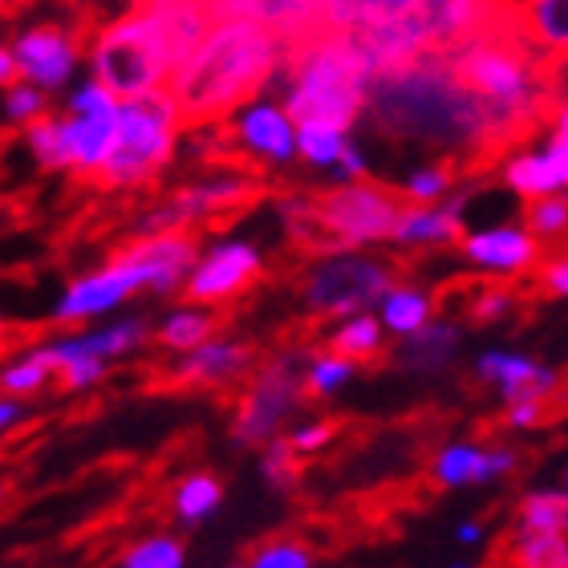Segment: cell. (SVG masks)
Masks as SVG:
<instances>
[{"instance_id": "obj_1", "label": "cell", "mask_w": 568, "mask_h": 568, "mask_svg": "<svg viewBox=\"0 0 568 568\" xmlns=\"http://www.w3.org/2000/svg\"><path fill=\"white\" fill-rule=\"evenodd\" d=\"M284 65V41L276 29L252 17H220L200 49L166 78V94L175 98L183 134L220 126L244 102L261 94Z\"/></svg>"}, {"instance_id": "obj_2", "label": "cell", "mask_w": 568, "mask_h": 568, "mask_svg": "<svg viewBox=\"0 0 568 568\" xmlns=\"http://www.w3.org/2000/svg\"><path fill=\"white\" fill-rule=\"evenodd\" d=\"M284 110L296 126L325 122L349 131L369 98V65L349 33H321L284 53Z\"/></svg>"}, {"instance_id": "obj_3", "label": "cell", "mask_w": 568, "mask_h": 568, "mask_svg": "<svg viewBox=\"0 0 568 568\" xmlns=\"http://www.w3.org/2000/svg\"><path fill=\"white\" fill-rule=\"evenodd\" d=\"M179 134H183V126H179L175 98L166 94L163 85L139 98H126L119 106V134H114L106 163L90 175H73V187L98 191V195L146 187L154 175H163L171 166Z\"/></svg>"}, {"instance_id": "obj_4", "label": "cell", "mask_w": 568, "mask_h": 568, "mask_svg": "<svg viewBox=\"0 0 568 568\" xmlns=\"http://www.w3.org/2000/svg\"><path fill=\"white\" fill-rule=\"evenodd\" d=\"M426 256H435V248H426V244H415L410 252H394V256H349V252H337V256L308 261L293 281V288L313 313L349 317V313H362L374 301L390 296L394 288L415 281Z\"/></svg>"}, {"instance_id": "obj_5", "label": "cell", "mask_w": 568, "mask_h": 568, "mask_svg": "<svg viewBox=\"0 0 568 568\" xmlns=\"http://www.w3.org/2000/svg\"><path fill=\"white\" fill-rule=\"evenodd\" d=\"M313 403L317 398L308 390V374L293 366V354H273L248 386V394L232 410V435L244 447H268L276 430L284 426V418Z\"/></svg>"}, {"instance_id": "obj_6", "label": "cell", "mask_w": 568, "mask_h": 568, "mask_svg": "<svg viewBox=\"0 0 568 568\" xmlns=\"http://www.w3.org/2000/svg\"><path fill=\"white\" fill-rule=\"evenodd\" d=\"M313 203L329 215L333 224L342 227L354 244H369V240H398L406 212L418 207L423 200H415L406 187H390L378 179H354L345 187H325L308 191Z\"/></svg>"}, {"instance_id": "obj_7", "label": "cell", "mask_w": 568, "mask_h": 568, "mask_svg": "<svg viewBox=\"0 0 568 568\" xmlns=\"http://www.w3.org/2000/svg\"><path fill=\"white\" fill-rule=\"evenodd\" d=\"M114 90L94 78L70 98V119H65V151H70L73 175H90L106 163L114 134H119V102Z\"/></svg>"}, {"instance_id": "obj_8", "label": "cell", "mask_w": 568, "mask_h": 568, "mask_svg": "<svg viewBox=\"0 0 568 568\" xmlns=\"http://www.w3.org/2000/svg\"><path fill=\"white\" fill-rule=\"evenodd\" d=\"M511 0H415V9L406 12L415 21L418 37L430 53H450L467 45L471 37L496 29L508 17Z\"/></svg>"}, {"instance_id": "obj_9", "label": "cell", "mask_w": 568, "mask_h": 568, "mask_svg": "<svg viewBox=\"0 0 568 568\" xmlns=\"http://www.w3.org/2000/svg\"><path fill=\"white\" fill-rule=\"evenodd\" d=\"M261 284H273L268 264L248 244H224L191 273V281L179 288V301L187 305H232L236 296H252Z\"/></svg>"}, {"instance_id": "obj_10", "label": "cell", "mask_w": 568, "mask_h": 568, "mask_svg": "<svg viewBox=\"0 0 568 568\" xmlns=\"http://www.w3.org/2000/svg\"><path fill=\"white\" fill-rule=\"evenodd\" d=\"M203 232L195 227H175V232H154V236H131L119 252H110V261L134 264L154 293H175L191 264L200 261Z\"/></svg>"}, {"instance_id": "obj_11", "label": "cell", "mask_w": 568, "mask_h": 568, "mask_svg": "<svg viewBox=\"0 0 568 568\" xmlns=\"http://www.w3.org/2000/svg\"><path fill=\"white\" fill-rule=\"evenodd\" d=\"M12 58L21 65V78L37 82L41 90H58L70 78L73 61L82 58L70 37V24H37L17 41Z\"/></svg>"}, {"instance_id": "obj_12", "label": "cell", "mask_w": 568, "mask_h": 568, "mask_svg": "<svg viewBox=\"0 0 568 568\" xmlns=\"http://www.w3.org/2000/svg\"><path fill=\"white\" fill-rule=\"evenodd\" d=\"M142 273L134 268V264H122V261H110L102 273L85 276V281H78L65 293V301H61L58 308V321L65 325V329H73V325H82L85 317H94V313H106V308H114L119 301H126V296L134 293V288H142Z\"/></svg>"}, {"instance_id": "obj_13", "label": "cell", "mask_w": 568, "mask_h": 568, "mask_svg": "<svg viewBox=\"0 0 568 568\" xmlns=\"http://www.w3.org/2000/svg\"><path fill=\"white\" fill-rule=\"evenodd\" d=\"M459 252L471 256L475 264L491 268V273H532L536 264L545 261L548 244L540 236L516 232V227H491V232L463 240Z\"/></svg>"}, {"instance_id": "obj_14", "label": "cell", "mask_w": 568, "mask_h": 568, "mask_svg": "<svg viewBox=\"0 0 568 568\" xmlns=\"http://www.w3.org/2000/svg\"><path fill=\"white\" fill-rule=\"evenodd\" d=\"M313 354H337V357H345V362H354L357 369H366V374H378V369H386L390 362H398V349L382 342V325L374 317L345 321L342 329H333Z\"/></svg>"}, {"instance_id": "obj_15", "label": "cell", "mask_w": 568, "mask_h": 568, "mask_svg": "<svg viewBox=\"0 0 568 568\" xmlns=\"http://www.w3.org/2000/svg\"><path fill=\"white\" fill-rule=\"evenodd\" d=\"M236 305H215L207 313H175L163 329L154 333V345L166 349V354H191V349L212 342L215 333H224L236 321Z\"/></svg>"}, {"instance_id": "obj_16", "label": "cell", "mask_w": 568, "mask_h": 568, "mask_svg": "<svg viewBox=\"0 0 568 568\" xmlns=\"http://www.w3.org/2000/svg\"><path fill=\"white\" fill-rule=\"evenodd\" d=\"M455 349H459V321L438 317L430 325H418L415 333H406V342L398 345V366L438 369L447 366Z\"/></svg>"}, {"instance_id": "obj_17", "label": "cell", "mask_w": 568, "mask_h": 568, "mask_svg": "<svg viewBox=\"0 0 568 568\" xmlns=\"http://www.w3.org/2000/svg\"><path fill=\"white\" fill-rule=\"evenodd\" d=\"M516 21L536 45L568 61V0H516Z\"/></svg>"}, {"instance_id": "obj_18", "label": "cell", "mask_w": 568, "mask_h": 568, "mask_svg": "<svg viewBox=\"0 0 568 568\" xmlns=\"http://www.w3.org/2000/svg\"><path fill=\"white\" fill-rule=\"evenodd\" d=\"M240 134L248 146L273 159V163H288L293 159V126H288V110H273V106H252L244 119H240Z\"/></svg>"}, {"instance_id": "obj_19", "label": "cell", "mask_w": 568, "mask_h": 568, "mask_svg": "<svg viewBox=\"0 0 568 568\" xmlns=\"http://www.w3.org/2000/svg\"><path fill=\"white\" fill-rule=\"evenodd\" d=\"M317 557V548L305 545L301 536L293 532H268L264 540H252L244 552H240V565H264V568H305L313 565Z\"/></svg>"}, {"instance_id": "obj_20", "label": "cell", "mask_w": 568, "mask_h": 568, "mask_svg": "<svg viewBox=\"0 0 568 568\" xmlns=\"http://www.w3.org/2000/svg\"><path fill=\"white\" fill-rule=\"evenodd\" d=\"M142 342H146V321H126V325H114V329L70 337V342L53 345V354L58 357H78V354L114 357V354H126V349H134V345H142Z\"/></svg>"}, {"instance_id": "obj_21", "label": "cell", "mask_w": 568, "mask_h": 568, "mask_svg": "<svg viewBox=\"0 0 568 568\" xmlns=\"http://www.w3.org/2000/svg\"><path fill=\"white\" fill-rule=\"evenodd\" d=\"M17 134L33 146L37 163L45 166V171H65V166H70V151H65V119H58L53 110L37 114L33 122H24Z\"/></svg>"}, {"instance_id": "obj_22", "label": "cell", "mask_w": 568, "mask_h": 568, "mask_svg": "<svg viewBox=\"0 0 568 568\" xmlns=\"http://www.w3.org/2000/svg\"><path fill=\"white\" fill-rule=\"evenodd\" d=\"M511 524L520 532H568V496L557 491H540V496H524L516 504Z\"/></svg>"}, {"instance_id": "obj_23", "label": "cell", "mask_w": 568, "mask_h": 568, "mask_svg": "<svg viewBox=\"0 0 568 568\" xmlns=\"http://www.w3.org/2000/svg\"><path fill=\"white\" fill-rule=\"evenodd\" d=\"M524 227L532 236L548 240V248H565L568 244V195L552 200V195H536L524 203Z\"/></svg>"}, {"instance_id": "obj_24", "label": "cell", "mask_w": 568, "mask_h": 568, "mask_svg": "<svg viewBox=\"0 0 568 568\" xmlns=\"http://www.w3.org/2000/svg\"><path fill=\"white\" fill-rule=\"evenodd\" d=\"M504 175H508V187L520 191L524 200L552 195V191L560 187L557 171H552V163H548V154H520V159H508Z\"/></svg>"}, {"instance_id": "obj_25", "label": "cell", "mask_w": 568, "mask_h": 568, "mask_svg": "<svg viewBox=\"0 0 568 568\" xmlns=\"http://www.w3.org/2000/svg\"><path fill=\"white\" fill-rule=\"evenodd\" d=\"M224 499V479L212 471H195L175 487V511L179 520H200L207 511H215V504Z\"/></svg>"}, {"instance_id": "obj_26", "label": "cell", "mask_w": 568, "mask_h": 568, "mask_svg": "<svg viewBox=\"0 0 568 568\" xmlns=\"http://www.w3.org/2000/svg\"><path fill=\"white\" fill-rule=\"evenodd\" d=\"M296 142H301V159L313 166L337 163L342 151L349 146L342 126H325V122H305V126H296Z\"/></svg>"}, {"instance_id": "obj_27", "label": "cell", "mask_w": 568, "mask_h": 568, "mask_svg": "<svg viewBox=\"0 0 568 568\" xmlns=\"http://www.w3.org/2000/svg\"><path fill=\"white\" fill-rule=\"evenodd\" d=\"M301 455H305V450H296L293 438H273V447H268V455H264V475L273 479V487H281V491H288V496L305 484L308 459H301Z\"/></svg>"}, {"instance_id": "obj_28", "label": "cell", "mask_w": 568, "mask_h": 568, "mask_svg": "<svg viewBox=\"0 0 568 568\" xmlns=\"http://www.w3.org/2000/svg\"><path fill=\"white\" fill-rule=\"evenodd\" d=\"M426 313H430V301L418 296L410 284H403V288H394V293L386 296L382 321H386V329H394L398 337H406V333H415L418 325H426Z\"/></svg>"}, {"instance_id": "obj_29", "label": "cell", "mask_w": 568, "mask_h": 568, "mask_svg": "<svg viewBox=\"0 0 568 568\" xmlns=\"http://www.w3.org/2000/svg\"><path fill=\"white\" fill-rule=\"evenodd\" d=\"M119 560L134 568H179L183 565V545L179 540H142V545L122 548Z\"/></svg>"}, {"instance_id": "obj_30", "label": "cell", "mask_w": 568, "mask_h": 568, "mask_svg": "<svg viewBox=\"0 0 568 568\" xmlns=\"http://www.w3.org/2000/svg\"><path fill=\"white\" fill-rule=\"evenodd\" d=\"M45 386H53V369H49V362H41V357H29V362H21V366L4 369V390L9 394H21V398H37V394H45Z\"/></svg>"}, {"instance_id": "obj_31", "label": "cell", "mask_w": 568, "mask_h": 568, "mask_svg": "<svg viewBox=\"0 0 568 568\" xmlns=\"http://www.w3.org/2000/svg\"><path fill=\"white\" fill-rule=\"evenodd\" d=\"M58 329H65L58 317L53 321H4V337H0V345H4V354H24V349L41 345L45 337H53Z\"/></svg>"}, {"instance_id": "obj_32", "label": "cell", "mask_w": 568, "mask_h": 568, "mask_svg": "<svg viewBox=\"0 0 568 568\" xmlns=\"http://www.w3.org/2000/svg\"><path fill=\"white\" fill-rule=\"evenodd\" d=\"M354 369H357L354 362H345V357H337V354H313V369H308V390H313V398L321 403V398L337 390Z\"/></svg>"}, {"instance_id": "obj_33", "label": "cell", "mask_w": 568, "mask_h": 568, "mask_svg": "<svg viewBox=\"0 0 568 568\" xmlns=\"http://www.w3.org/2000/svg\"><path fill=\"white\" fill-rule=\"evenodd\" d=\"M49 90H41V85H21V82H17V85H12V90H9V102H4V106H9V126H12V131H21V126H24V122H33L37 119V114H45V110H49Z\"/></svg>"}, {"instance_id": "obj_34", "label": "cell", "mask_w": 568, "mask_h": 568, "mask_svg": "<svg viewBox=\"0 0 568 568\" xmlns=\"http://www.w3.org/2000/svg\"><path fill=\"white\" fill-rule=\"evenodd\" d=\"M540 293L552 301V296H568V252L565 248H548L545 261L532 268Z\"/></svg>"}, {"instance_id": "obj_35", "label": "cell", "mask_w": 568, "mask_h": 568, "mask_svg": "<svg viewBox=\"0 0 568 568\" xmlns=\"http://www.w3.org/2000/svg\"><path fill=\"white\" fill-rule=\"evenodd\" d=\"M548 163H552V171H557L560 187H568V122L560 119L557 131H552V139H548Z\"/></svg>"}, {"instance_id": "obj_36", "label": "cell", "mask_w": 568, "mask_h": 568, "mask_svg": "<svg viewBox=\"0 0 568 568\" xmlns=\"http://www.w3.org/2000/svg\"><path fill=\"white\" fill-rule=\"evenodd\" d=\"M337 166H342V171L349 179H362V175H366V166H362V154H357L354 146H345L342 159H337Z\"/></svg>"}, {"instance_id": "obj_37", "label": "cell", "mask_w": 568, "mask_h": 568, "mask_svg": "<svg viewBox=\"0 0 568 568\" xmlns=\"http://www.w3.org/2000/svg\"><path fill=\"white\" fill-rule=\"evenodd\" d=\"M0 418H4V426H12L17 418H21V406H17V403L9 398V403H4V410H0Z\"/></svg>"}, {"instance_id": "obj_38", "label": "cell", "mask_w": 568, "mask_h": 568, "mask_svg": "<svg viewBox=\"0 0 568 568\" xmlns=\"http://www.w3.org/2000/svg\"><path fill=\"white\" fill-rule=\"evenodd\" d=\"M459 540H479V524H463Z\"/></svg>"}, {"instance_id": "obj_39", "label": "cell", "mask_w": 568, "mask_h": 568, "mask_svg": "<svg viewBox=\"0 0 568 568\" xmlns=\"http://www.w3.org/2000/svg\"><path fill=\"white\" fill-rule=\"evenodd\" d=\"M58 4H65V9H70V4H78V0H58Z\"/></svg>"}, {"instance_id": "obj_40", "label": "cell", "mask_w": 568, "mask_h": 568, "mask_svg": "<svg viewBox=\"0 0 568 568\" xmlns=\"http://www.w3.org/2000/svg\"><path fill=\"white\" fill-rule=\"evenodd\" d=\"M565 484H568V471H565Z\"/></svg>"}]
</instances>
